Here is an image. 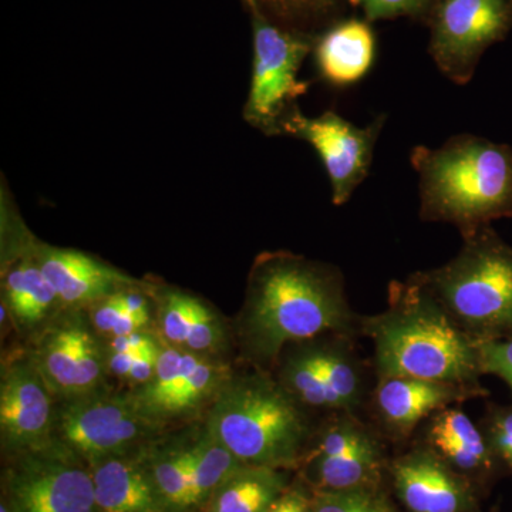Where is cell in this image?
Returning <instances> with one entry per match:
<instances>
[{"label": "cell", "instance_id": "6da1fadb", "mask_svg": "<svg viewBox=\"0 0 512 512\" xmlns=\"http://www.w3.org/2000/svg\"><path fill=\"white\" fill-rule=\"evenodd\" d=\"M342 272L288 251L262 252L249 271L234 339L256 369L275 367L293 343L355 330Z\"/></svg>", "mask_w": 512, "mask_h": 512}, {"label": "cell", "instance_id": "7a4b0ae2", "mask_svg": "<svg viewBox=\"0 0 512 512\" xmlns=\"http://www.w3.org/2000/svg\"><path fill=\"white\" fill-rule=\"evenodd\" d=\"M360 329L372 340L379 379L481 384L478 339L414 275L393 282L386 311L363 319Z\"/></svg>", "mask_w": 512, "mask_h": 512}, {"label": "cell", "instance_id": "3957f363", "mask_svg": "<svg viewBox=\"0 0 512 512\" xmlns=\"http://www.w3.org/2000/svg\"><path fill=\"white\" fill-rule=\"evenodd\" d=\"M420 218L446 222L461 235L512 218V148L473 134H457L437 148L416 146Z\"/></svg>", "mask_w": 512, "mask_h": 512}, {"label": "cell", "instance_id": "277c9868", "mask_svg": "<svg viewBox=\"0 0 512 512\" xmlns=\"http://www.w3.org/2000/svg\"><path fill=\"white\" fill-rule=\"evenodd\" d=\"M305 410L275 376L254 367L234 370L201 421L247 466L288 470L301 464L313 436Z\"/></svg>", "mask_w": 512, "mask_h": 512}, {"label": "cell", "instance_id": "5b68a950", "mask_svg": "<svg viewBox=\"0 0 512 512\" xmlns=\"http://www.w3.org/2000/svg\"><path fill=\"white\" fill-rule=\"evenodd\" d=\"M447 264L414 274L478 340L512 336V247L491 228L461 235Z\"/></svg>", "mask_w": 512, "mask_h": 512}, {"label": "cell", "instance_id": "8992f818", "mask_svg": "<svg viewBox=\"0 0 512 512\" xmlns=\"http://www.w3.org/2000/svg\"><path fill=\"white\" fill-rule=\"evenodd\" d=\"M165 433L147 417L130 390L106 386L96 392L57 400L53 443L94 463L138 450Z\"/></svg>", "mask_w": 512, "mask_h": 512}, {"label": "cell", "instance_id": "52a82bcc", "mask_svg": "<svg viewBox=\"0 0 512 512\" xmlns=\"http://www.w3.org/2000/svg\"><path fill=\"white\" fill-rule=\"evenodd\" d=\"M275 369L276 380L305 409L356 413L365 400V370L345 333L293 343Z\"/></svg>", "mask_w": 512, "mask_h": 512}, {"label": "cell", "instance_id": "ba28073f", "mask_svg": "<svg viewBox=\"0 0 512 512\" xmlns=\"http://www.w3.org/2000/svg\"><path fill=\"white\" fill-rule=\"evenodd\" d=\"M29 339L26 352L56 400L109 386L106 340L93 328L86 309H62Z\"/></svg>", "mask_w": 512, "mask_h": 512}, {"label": "cell", "instance_id": "9c48e42d", "mask_svg": "<svg viewBox=\"0 0 512 512\" xmlns=\"http://www.w3.org/2000/svg\"><path fill=\"white\" fill-rule=\"evenodd\" d=\"M8 458L2 501L9 512H100L86 463L53 443Z\"/></svg>", "mask_w": 512, "mask_h": 512}, {"label": "cell", "instance_id": "30bf717a", "mask_svg": "<svg viewBox=\"0 0 512 512\" xmlns=\"http://www.w3.org/2000/svg\"><path fill=\"white\" fill-rule=\"evenodd\" d=\"M254 9V62L244 119L266 136H279V123L293 101L308 93L299 70L311 52L308 37L286 32Z\"/></svg>", "mask_w": 512, "mask_h": 512}, {"label": "cell", "instance_id": "8fae6325", "mask_svg": "<svg viewBox=\"0 0 512 512\" xmlns=\"http://www.w3.org/2000/svg\"><path fill=\"white\" fill-rule=\"evenodd\" d=\"M232 373L227 359L188 352L164 342L156 375L130 393L143 413L167 430L177 421L204 416Z\"/></svg>", "mask_w": 512, "mask_h": 512}, {"label": "cell", "instance_id": "7c38bea8", "mask_svg": "<svg viewBox=\"0 0 512 512\" xmlns=\"http://www.w3.org/2000/svg\"><path fill=\"white\" fill-rule=\"evenodd\" d=\"M430 16V55L450 82L464 86L485 50L510 32L512 0H437Z\"/></svg>", "mask_w": 512, "mask_h": 512}, {"label": "cell", "instance_id": "4fadbf2b", "mask_svg": "<svg viewBox=\"0 0 512 512\" xmlns=\"http://www.w3.org/2000/svg\"><path fill=\"white\" fill-rule=\"evenodd\" d=\"M386 116L376 117L369 126L359 127L335 111L308 117L293 106L279 123V136L299 138L318 153L330 187L333 204H346L366 180Z\"/></svg>", "mask_w": 512, "mask_h": 512}, {"label": "cell", "instance_id": "5bb4252c", "mask_svg": "<svg viewBox=\"0 0 512 512\" xmlns=\"http://www.w3.org/2000/svg\"><path fill=\"white\" fill-rule=\"evenodd\" d=\"M303 460L315 491L380 487L382 443L355 413H333L309 441Z\"/></svg>", "mask_w": 512, "mask_h": 512}, {"label": "cell", "instance_id": "9a60e30c", "mask_svg": "<svg viewBox=\"0 0 512 512\" xmlns=\"http://www.w3.org/2000/svg\"><path fill=\"white\" fill-rule=\"evenodd\" d=\"M56 397L28 352L9 356L0 372V446L5 457L52 446Z\"/></svg>", "mask_w": 512, "mask_h": 512}, {"label": "cell", "instance_id": "2e32d148", "mask_svg": "<svg viewBox=\"0 0 512 512\" xmlns=\"http://www.w3.org/2000/svg\"><path fill=\"white\" fill-rule=\"evenodd\" d=\"M148 291L154 303V329L163 342L225 359L234 333L210 302L173 285L148 282Z\"/></svg>", "mask_w": 512, "mask_h": 512}, {"label": "cell", "instance_id": "e0dca14e", "mask_svg": "<svg viewBox=\"0 0 512 512\" xmlns=\"http://www.w3.org/2000/svg\"><path fill=\"white\" fill-rule=\"evenodd\" d=\"M390 474L409 512H481L474 483L426 444L396 458Z\"/></svg>", "mask_w": 512, "mask_h": 512}, {"label": "cell", "instance_id": "ac0fdd59", "mask_svg": "<svg viewBox=\"0 0 512 512\" xmlns=\"http://www.w3.org/2000/svg\"><path fill=\"white\" fill-rule=\"evenodd\" d=\"M30 251L55 289L63 309H87L130 286L143 284L97 256L46 244L36 237Z\"/></svg>", "mask_w": 512, "mask_h": 512}, {"label": "cell", "instance_id": "d6986e66", "mask_svg": "<svg viewBox=\"0 0 512 512\" xmlns=\"http://www.w3.org/2000/svg\"><path fill=\"white\" fill-rule=\"evenodd\" d=\"M488 396L481 384L437 382L413 377H380L377 382L375 409L377 419L393 439L412 436L421 421L458 406L467 400Z\"/></svg>", "mask_w": 512, "mask_h": 512}, {"label": "cell", "instance_id": "ffe728a7", "mask_svg": "<svg viewBox=\"0 0 512 512\" xmlns=\"http://www.w3.org/2000/svg\"><path fill=\"white\" fill-rule=\"evenodd\" d=\"M30 234L22 247L2 255V308L16 332L32 338L62 311L55 289L30 251Z\"/></svg>", "mask_w": 512, "mask_h": 512}, {"label": "cell", "instance_id": "44dd1931", "mask_svg": "<svg viewBox=\"0 0 512 512\" xmlns=\"http://www.w3.org/2000/svg\"><path fill=\"white\" fill-rule=\"evenodd\" d=\"M143 448L89 464L100 512H168Z\"/></svg>", "mask_w": 512, "mask_h": 512}, {"label": "cell", "instance_id": "7402d4cb", "mask_svg": "<svg viewBox=\"0 0 512 512\" xmlns=\"http://www.w3.org/2000/svg\"><path fill=\"white\" fill-rule=\"evenodd\" d=\"M426 446L471 483L487 480L501 464L480 424L474 423L458 406L447 407L430 417Z\"/></svg>", "mask_w": 512, "mask_h": 512}, {"label": "cell", "instance_id": "603a6c76", "mask_svg": "<svg viewBox=\"0 0 512 512\" xmlns=\"http://www.w3.org/2000/svg\"><path fill=\"white\" fill-rule=\"evenodd\" d=\"M376 56L375 33L365 20L338 23L320 37L315 49L320 79L349 87L365 79Z\"/></svg>", "mask_w": 512, "mask_h": 512}, {"label": "cell", "instance_id": "cb8c5ba5", "mask_svg": "<svg viewBox=\"0 0 512 512\" xmlns=\"http://www.w3.org/2000/svg\"><path fill=\"white\" fill-rule=\"evenodd\" d=\"M198 426L183 433L165 431L143 448L144 458L168 512H188V493Z\"/></svg>", "mask_w": 512, "mask_h": 512}, {"label": "cell", "instance_id": "d4e9b609", "mask_svg": "<svg viewBox=\"0 0 512 512\" xmlns=\"http://www.w3.org/2000/svg\"><path fill=\"white\" fill-rule=\"evenodd\" d=\"M289 487L285 470L244 466L215 491L205 512H265Z\"/></svg>", "mask_w": 512, "mask_h": 512}, {"label": "cell", "instance_id": "484cf974", "mask_svg": "<svg viewBox=\"0 0 512 512\" xmlns=\"http://www.w3.org/2000/svg\"><path fill=\"white\" fill-rule=\"evenodd\" d=\"M247 464L239 461L227 447L214 439L202 421L198 426L194 447V464L188 493V512L205 508L215 491L239 468Z\"/></svg>", "mask_w": 512, "mask_h": 512}, {"label": "cell", "instance_id": "4316f807", "mask_svg": "<svg viewBox=\"0 0 512 512\" xmlns=\"http://www.w3.org/2000/svg\"><path fill=\"white\" fill-rule=\"evenodd\" d=\"M311 512H399L380 487L315 491Z\"/></svg>", "mask_w": 512, "mask_h": 512}, {"label": "cell", "instance_id": "83f0119b", "mask_svg": "<svg viewBox=\"0 0 512 512\" xmlns=\"http://www.w3.org/2000/svg\"><path fill=\"white\" fill-rule=\"evenodd\" d=\"M480 426L495 457L512 474V404L491 407Z\"/></svg>", "mask_w": 512, "mask_h": 512}, {"label": "cell", "instance_id": "f1b7e54d", "mask_svg": "<svg viewBox=\"0 0 512 512\" xmlns=\"http://www.w3.org/2000/svg\"><path fill=\"white\" fill-rule=\"evenodd\" d=\"M365 13L367 22L409 16L421 18L433 12L437 0H349Z\"/></svg>", "mask_w": 512, "mask_h": 512}, {"label": "cell", "instance_id": "f546056e", "mask_svg": "<svg viewBox=\"0 0 512 512\" xmlns=\"http://www.w3.org/2000/svg\"><path fill=\"white\" fill-rule=\"evenodd\" d=\"M478 352L483 375L498 377L512 392V336L478 340Z\"/></svg>", "mask_w": 512, "mask_h": 512}, {"label": "cell", "instance_id": "4dcf8cb0", "mask_svg": "<svg viewBox=\"0 0 512 512\" xmlns=\"http://www.w3.org/2000/svg\"><path fill=\"white\" fill-rule=\"evenodd\" d=\"M252 8L264 5L282 18H311L326 15L335 6V0H249Z\"/></svg>", "mask_w": 512, "mask_h": 512}, {"label": "cell", "instance_id": "1f68e13d", "mask_svg": "<svg viewBox=\"0 0 512 512\" xmlns=\"http://www.w3.org/2000/svg\"><path fill=\"white\" fill-rule=\"evenodd\" d=\"M119 292L93 303L92 306L86 309L93 328L97 330L101 338H109L114 326L117 325L121 316L126 313L123 303L120 301Z\"/></svg>", "mask_w": 512, "mask_h": 512}, {"label": "cell", "instance_id": "d6a6232c", "mask_svg": "<svg viewBox=\"0 0 512 512\" xmlns=\"http://www.w3.org/2000/svg\"><path fill=\"white\" fill-rule=\"evenodd\" d=\"M104 340H106L107 350L114 353L144 352V350L154 348L163 342L156 329L138 330V332L113 336V338Z\"/></svg>", "mask_w": 512, "mask_h": 512}, {"label": "cell", "instance_id": "836d02e7", "mask_svg": "<svg viewBox=\"0 0 512 512\" xmlns=\"http://www.w3.org/2000/svg\"><path fill=\"white\" fill-rule=\"evenodd\" d=\"M312 495L303 488L288 487L265 512H311Z\"/></svg>", "mask_w": 512, "mask_h": 512}, {"label": "cell", "instance_id": "e575fe53", "mask_svg": "<svg viewBox=\"0 0 512 512\" xmlns=\"http://www.w3.org/2000/svg\"><path fill=\"white\" fill-rule=\"evenodd\" d=\"M0 512H9L8 505L3 503V501H0Z\"/></svg>", "mask_w": 512, "mask_h": 512}, {"label": "cell", "instance_id": "d590c367", "mask_svg": "<svg viewBox=\"0 0 512 512\" xmlns=\"http://www.w3.org/2000/svg\"><path fill=\"white\" fill-rule=\"evenodd\" d=\"M493 512H500V511H498L497 508H494Z\"/></svg>", "mask_w": 512, "mask_h": 512}]
</instances>
